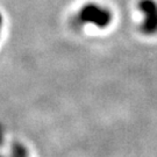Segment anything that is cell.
<instances>
[{"label":"cell","mask_w":157,"mask_h":157,"mask_svg":"<svg viewBox=\"0 0 157 157\" xmlns=\"http://www.w3.org/2000/svg\"><path fill=\"white\" fill-rule=\"evenodd\" d=\"M79 21L84 25H92L97 28H106L112 22V13L97 4H89L79 12Z\"/></svg>","instance_id":"6da1fadb"},{"label":"cell","mask_w":157,"mask_h":157,"mask_svg":"<svg viewBox=\"0 0 157 157\" xmlns=\"http://www.w3.org/2000/svg\"><path fill=\"white\" fill-rule=\"evenodd\" d=\"M139 8L142 14V30L148 35L157 33V2L155 0H141Z\"/></svg>","instance_id":"7a4b0ae2"},{"label":"cell","mask_w":157,"mask_h":157,"mask_svg":"<svg viewBox=\"0 0 157 157\" xmlns=\"http://www.w3.org/2000/svg\"><path fill=\"white\" fill-rule=\"evenodd\" d=\"M1 28H2V15L0 14V33H1Z\"/></svg>","instance_id":"3957f363"}]
</instances>
